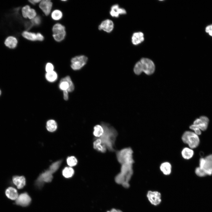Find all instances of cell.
Wrapping results in <instances>:
<instances>
[{
	"label": "cell",
	"mask_w": 212,
	"mask_h": 212,
	"mask_svg": "<svg viewBox=\"0 0 212 212\" xmlns=\"http://www.w3.org/2000/svg\"><path fill=\"white\" fill-rule=\"evenodd\" d=\"M118 161L121 164L120 171L115 176V181L125 188H128L130 187L129 182L133 173L132 166L134 160L133 155L123 157Z\"/></svg>",
	"instance_id": "obj_1"
},
{
	"label": "cell",
	"mask_w": 212,
	"mask_h": 212,
	"mask_svg": "<svg viewBox=\"0 0 212 212\" xmlns=\"http://www.w3.org/2000/svg\"><path fill=\"white\" fill-rule=\"evenodd\" d=\"M101 125L103 128L104 132L99 138L101 140L102 144L107 149L110 151H114L115 142L117 135V132L108 124L102 122Z\"/></svg>",
	"instance_id": "obj_2"
},
{
	"label": "cell",
	"mask_w": 212,
	"mask_h": 212,
	"mask_svg": "<svg viewBox=\"0 0 212 212\" xmlns=\"http://www.w3.org/2000/svg\"><path fill=\"white\" fill-rule=\"evenodd\" d=\"M181 139L184 143L187 144L189 148L192 149L197 148L200 143L198 135L190 131L185 132L182 135Z\"/></svg>",
	"instance_id": "obj_3"
},
{
	"label": "cell",
	"mask_w": 212,
	"mask_h": 212,
	"mask_svg": "<svg viewBox=\"0 0 212 212\" xmlns=\"http://www.w3.org/2000/svg\"><path fill=\"white\" fill-rule=\"evenodd\" d=\"M141 70L146 74L150 75L154 72L155 65L153 62L147 58H143L138 61Z\"/></svg>",
	"instance_id": "obj_4"
},
{
	"label": "cell",
	"mask_w": 212,
	"mask_h": 212,
	"mask_svg": "<svg viewBox=\"0 0 212 212\" xmlns=\"http://www.w3.org/2000/svg\"><path fill=\"white\" fill-rule=\"evenodd\" d=\"M52 36L56 41L60 42L63 40L66 35L65 26L60 23L55 24L52 28Z\"/></svg>",
	"instance_id": "obj_5"
},
{
	"label": "cell",
	"mask_w": 212,
	"mask_h": 212,
	"mask_svg": "<svg viewBox=\"0 0 212 212\" xmlns=\"http://www.w3.org/2000/svg\"><path fill=\"white\" fill-rule=\"evenodd\" d=\"M87 60V57L85 55H81L74 57L71 59V67L74 70H80L86 64Z\"/></svg>",
	"instance_id": "obj_6"
},
{
	"label": "cell",
	"mask_w": 212,
	"mask_h": 212,
	"mask_svg": "<svg viewBox=\"0 0 212 212\" xmlns=\"http://www.w3.org/2000/svg\"><path fill=\"white\" fill-rule=\"evenodd\" d=\"M200 167L203 169L207 175L212 174V154L205 158H201L199 160Z\"/></svg>",
	"instance_id": "obj_7"
},
{
	"label": "cell",
	"mask_w": 212,
	"mask_h": 212,
	"mask_svg": "<svg viewBox=\"0 0 212 212\" xmlns=\"http://www.w3.org/2000/svg\"><path fill=\"white\" fill-rule=\"evenodd\" d=\"M59 87L63 91L67 90L68 92H72L74 89V84L69 76H67L60 80Z\"/></svg>",
	"instance_id": "obj_8"
},
{
	"label": "cell",
	"mask_w": 212,
	"mask_h": 212,
	"mask_svg": "<svg viewBox=\"0 0 212 212\" xmlns=\"http://www.w3.org/2000/svg\"><path fill=\"white\" fill-rule=\"evenodd\" d=\"M147 197L150 203L154 206L158 205L161 202V194L158 191H148Z\"/></svg>",
	"instance_id": "obj_9"
},
{
	"label": "cell",
	"mask_w": 212,
	"mask_h": 212,
	"mask_svg": "<svg viewBox=\"0 0 212 212\" xmlns=\"http://www.w3.org/2000/svg\"><path fill=\"white\" fill-rule=\"evenodd\" d=\"M209 121L207 117L201 116L199 118H197L195 120L193 124L197 126L201 130L205 131L207 128Z\"/></svg>",
	"instance_id": "obj_10"
},
{
	"label": "cell",
	"mask_w": 212,
	"mask_h": 212,
	"mask_svg": "<svg viewBox=\"0 0 212 212\" xmlns=\"http://www.w3.org/2000/svg\"><path fill=\"white\" fill-rule=\"evenodd\" d=\"M31 198L26 193H21L18 196L16 200V203L22 206H28L30 203Z\"/></svg>",
	"instance_id": "obj_11"
},
{
	"label": "cell",
	"mask_w": 212,
	"mask_h": 212,
	"mask_svg": "<svg viewBox=\"0 0 212 212\" xmlns=\"http://www.w3.org/2000/svg\"><path fill=\"white\" fill-rule=\"evenodd\" d=\"M52 173L49 170H47L41 174L38 177L37 183L39 186L42 185L44 182H49L53 178Z\"/></svg>",
	"instance_id": "obj_12"
},
{
	"label": "cell",
	"mask_w": 212,
	"mask_h": 212,
	"mask_svg": "<svg viewBox=\"0 0 212 212\" xmlns=\"http://www.w3.org/2000/svg\"><path fill=\"white\" fill-rule=\"evenodd\" d=\"M52 6V3L49 0H41L39 7L46 16H48L50 13Z\"/></svg>",
	"instance_id": "obj_13"
},
{
	"label": "cell",
	"mask_w": 212,
	"mask_h": 212,
	"mask_svg": "<svg viewBox=\"0 0 212 212\" xmlns=\"http://www.w3.org/2000/svg\"><path fill=\"white\" fill-rule=\"evenodd\" d=\"M114 26L113 21L111 20L107 19L101 23L99 26L98 29L100 30H103L107 32L110 33L113 30Z\"/></svg>",
	"instance_id": "obj_14"
},
{
	"label": "cell",
	"mask_w": 212,
	"mask_h": 212,
	"mask_svg": "<svg viewBox=\"0 0 212 212\" xmlns=\"http://www.w3.org/2000/svg\"><path fill=\"white\" fill-rule=\"evenodd\" d=\"M126 13L125 9L120 8L118 4H115L112 6L110 14L113 17H118L120 15L125 14Z\"/></svg>",
	"instance_id": "obj_15"
},
{
	"label": "cell",
	"mask_w": 212,
	"mask_h": 212,
	"mask_svg": "<svg viewBox=\"0 0 212 212\" xmlns=\"http://www.w3.org/2000/svg\"><path fill=\"white\" fill-rule=\"evenodd\" d=\"M14 184L19 189L22 188L26 184V179L24 176L16 175L12 178Z\"/></svg>",
	"instance_id": "obj_16"
},
{
	"label": "cell",
	"mask_w": 212,
	"mask_h": 212,
	"mask_svg": "<svg viewBox=\"0 0 212 212\" xmlns=\"http://www.w3.org/2000/svg\"><path fill=\"white\" fill-rule=\"evenodd\" d=\"M18 41L17 39L14 37L10 36L8 37L5 40V45L11 49L15 48L17 46Z\"/></svg>",
	"instance_id": "obj_17"
},
{
	"label": "cell",
	"mask_w": 212,
	"mask_h": 212,
	"mask_svg": "<svg viewBox=\"0 0 212 212\" xmlns=\"http://www.w3.org/2000/svg\"><path fill=\"white\" fill-rule=\"evenodd\" d=\"M172 168L171 164L168 162H163L160 164V171L163 174L166 175L170 174L172 171Z\"/></svg>",
	"instance_id": "obj_18"
},
{
	"label": "cell",
	"mask_w": 212,
	"mask_h": 212,
	"mask_svg": "<svg viewBox=\"0 0 212 212\" xmlns=\"http://www.w3.org/2000/svg\"><path fill=\"white\" fill-rule=\"evenodd\" d=\"M144 40V34L141 32L134 33L132 37V43L135 45H138Z\"/></svg>",
	"instance_id": "obj_19"
},
{
	"label": "cell",
	"mask_w": 212,
	"mask_h": 212,
	"mask_svg": "<svg viewBox=\"0 0 212 212\" xmlns=\"http://www.w3.org/2000/svg\"><path fill=\"white\" fill-rule=\"evenodd\" d=\"M5 194L6 196L11 200H16L18 196L17 190L12 187H9L6 190Z\"/></svg>",
	"instance_id": "obj_20"
},
{
	"label": "cell",
	"mask_w": 212,
	"mask_h": 212,
	"mask_svg": "<svg viewBox=\"0 0 212 212\" xmlns=\"http://www.w3.org/2000/svg\"><path fill=\"white\" fill-rule=\"evenodd\" d=\"M95 139L93 143L94 148L101 152H105L107 149L105 146L102 144L100 139L99 138H95Z\"/></svg>",
	"instance_id": "obj_21"
},
{
	"label": "cell",
	"mask_w": 212,
	"mask_h": 212,
	"mask_svg": "<svg viewBox=\"0 0 212 212\" xmlns=\"http://www.w3.org/2000/svg\"><path fill=\"white\" fill-rule=\"evenodd\" d=\"M182 157L186 160H189L194 155L193 150L190 148L185 147L183 148L181 152Z\"/></svg>",
	"instance_id": "obj_22"
},
{
	"label": "cell",
	"mask_w": 212,
	"mask_h": 212,
	"mask_svg": "<svg viewBox=\"0 0 212 212\" xmlns=\"http://www.w3.org/2000/svg\"><path fill=\"white\" fill-rule=\"evenodd\" d=\"M22 36L26 39L31 41H37V33L25 31L22 33Z\"/></svg>",
	"instance_id": "obj_23"
},
{
	"label": "cell",
	"mask_w": 212,
	"mask_h": 212,
	"mask_svg": "<svg viewBox=\"0 0 212 212\" xmlns=\"http://www.w3.org/2000/svg\"><path fill=\"white\" fill-rule=\"evenodd\" d=\"M45 77L47 81L50 82H53L57 79V74L54 70L51 72H47Z\"/></svg>",
	"instance_id": "obj_24"
},
{
	"label": "cell",
	"mask_w": 212,
	"mask_h": 212,
	"mask_svg": "<svg viewBox=\"0 0 212 212\" xmlns=\"http://www.w3.org/2000/svg\"><path fill=\"white\" fill-rule=\"evenodd\" d=\"M57 127V125L56 121L53 120H48L46 123V128L47 130L50 132L55 131Z\"/></svg>",
	"instance_id": "obj_25"
},
{
	"label": "cell",
	"mask_w": 212,
	"mask_h": 212,
	"mask_svg": "<svg viewBox=\"0 0 212 212\" xmlns=\"http://www.w3.org/2000/svg\"><path fill=\"white\" fill-rule=\"evenodd\" d=\"M93 135L95 138L101 137L104 132V129L101 125H97L94 127Z\"/></svg>",
	"instance_id": "obj_26"
},
{
	"label": "cell",
	"mask_w": 212,
	"mask_h": 212,
	"mask_svg": "<svg viewBox=\"0 0 212 212\" xmlns=\"http://www.w3.org/2000/svg\"><path fill=\"white\" fill-rule=\"evenodd\" d=\"M74 173L73 169L71 167L64 168L62 172L63 176L66 178H69L72 177Z\"/></svg>",
	"instance_id": "obj_27"
},
{
	"label": "cell",
	"mask_w": 212,
	"mask_h": 212,
	"mask_svg": "<svg viewBox=\"0 0 212 212\" xmlns=\"http://www.w3.org/2000/svg\"><path fill=\"white\" fill-rule=\"evenodd\" d=\"M63 14L62 12L58 9L54 10L52 12L51 16L52 19L55 21L59 20L62 17Z\"/></svg>",
	"instance_id": "obj_28"
},
{
	"label": "cell",
	"mask_w": 212,
	"mask_h": 212,
	"mask_svg": "<svg viewBox=\"0 0 212 212\" xmlns=\"http://www.w3.org/2000/svg\"><path fill=\"white\" fill-rule=\"evenodd\" d=\"M61 160H59L52 163L49 167V170L53 173L59 168L61 163Z\"/></svg>",
	"instance_id": "obj_29"
},
{
	"label": "cell",
	"mask_w": 212,
	"mask_h": 212,
	"mask_svg": "<svg viewBox=\"0 0 212 212\" xmlns=\"http://www.w3.org/2000/svg\"><path fill=\"white\" fill-rule=\"evenodd\" d=\"M68 165L71 167H73L76 165L77 160L76 158L73 156L69 157L67 159Z\"/></svg>",
	"instance_id": "obj_30"
},
{
	"label": "cell",
	"mask_w": 212,
	"mask_h": 212,
	"mask_svg": "<svg viewBox=\"0 0 212 212\" xmlns=\"http://www.w3.org/2000/svg\"><path fill=\"white\" fill-rule=\"evenodd\" d=\"M31 8L28 5H26L23 7L21 9V13L23 16L25 18H27V16L29 11Z\"/></svg>",
	"instance_id": "obj_31"
},
{
	"label": "cell",
	"mask_w": 212,
	"mask_h": 212,
	"mask_svg": "<svg viewBox=\"0 0 212 212\" xmlns=\"http://www.w3.org/2000/svg\"><path fill=\"white\" fill-rule=\"evenodd\" d=\"M37 16V13L35 10L31 8L29 9L28 13L27 18L32 20L34 18Z\"/></svg>",
	"instance_id": "obj_32"
},
{
	"label": "cell",
	"mask_w": 212,
	"mask_h": 212,
	"mask_svg": "<svg viewBox=\"0 0 212 212\" xmlns=\"http://www.w3.org/2000/svg\"><path fill=\"white\" fill-rule=\"evenodd\" d=\"M195 172L196 175L199 177H204L207 175L204 171L200 167L196 168Z\"/></svg>",
	"instance_id": "obj_33"
},
{
	"label": "cell",
	"mask_w": 212,
	"mask_h": 212,
	"mask_svg": "<svg viewBox=\"0 0 212 212\" xmlns=\"http://www.w3.org/2000/svg\"><path fill=\"white\" fill-rule=\"evenodd\" d=\"M41 19L39 16H36L33 19L31 20V22L33 26H38L41 22Z\"/></svg>",
	"instance_id": "obj_34"
},
{
	"label": "cell",
	"mask_w": 212,
	"mask_h": 212,
	"mask_svg": "<svg viewBox=\"0 0 212 212\" xmlns=\"http://www.w3.org/2000/svg\"><path fill=\"white\" fill-rule=\"evenodd\" d=\"M189 128L193 130L194 132L197 135H201V130L197 126L193 124L190 126Z\"/></svg>",
	"instance_id": "obj_35"
},
{
	"label": "cell",
	"mask_w": 212,
	"mask_h": 212,
	"mask_svg": "<svg viewBox=\"0 0 212 212\" xmlns=\"http://www.w3.org/2000/svg\"><path fill=\"white\" fill-rule=\"evenodd\" d=\"M54 66L53 64L50 63H47L45 66V70L47 72H51L54 71Z\"/></svg>",
	"instance_id": "obj_36"
},
{
	"label": "cell",
	"mask_w": 212,
	"mask_h": 212,
	"mask_svg": "<svg viewBox=\"0 0 212 212\" xmlns=\"http://www.w3.org/2000/svg\"><path fill=\"white\" fill-rule=\"evenodd\" d=\"M206 32L212 37V24L207 26L205 29Z\"/></svg>",
	"instance_id": "obj_37"
},
{
	"label": "cell",
	"mask_w": 212,
	"mask_h": 212,
	"mask_svg": "<svg viewBox=\"0 0 212 212\" xmlns=\"http://www.w3.org/2000/svg\"><path fill=\"white\" fill-rule=\"evenodd\" d=\"M63 98L64 100H67L69 99L68 92L67 90L63 91Z\"/></svg>",
	"instance_id": "obj_38"
},
{
	"label": "cell",
	"mask_w": 212,
	"mask_h": 212,
	"mask_svg": "<svg viewBox=\"0 0 212 212\" xmlns=\"http://www.w3.org/2000/svg\"><path fill=\"white\" fill-rule=\"evenodd\" d=\"M37 41H43L44 39L43 36L40 33H37Z\"/></svg>",
	"instance_id": "obj_39"
},
{
	"label": "cell",
	"mask_w": 212,
	"mask_h": 212,
	"mask_svg": "<svg viewBox=\"0 0 212 212\" xmlns=\"http://www.w3.org/2000/svg\"><path fill=\"white\" fill-rule=\"evenodd\" d=\"M41 0H29V1L31 4L33 5H35L36 4L40 3Z\"/></svg>",
	"instance_id": "obj_40"
},
{
	"label": "cell",
	"mask_w": 212,
	"mask_h": 212,
	"mask_svg": "<svg viewBox=\"0 0 212 212\" xmlns=\"http://www.w3.org/2000/svg\"><path fill=\"white\" fill-rule=\"evenodd\" d=\"M107 212H122L120 210H117L115 208H112L110 211H108Z\"/></svg>",
	"instance_id": "obj_41"
},
{
	"label": "cell",
	"mask_w": 212,
	"mask_h": 212,
	"mask_svg": "<svg viewBox=\"0 0 212 212\" xmlns=\"http://www.w3.org/2000/svg\"><path fill=\"white\" fill-rule=\"evenodd\" d=\"M1 90L0 89V96L1 95Z\"/></svg>",
	"instance_id": "obj_42"
}]
</instances>
